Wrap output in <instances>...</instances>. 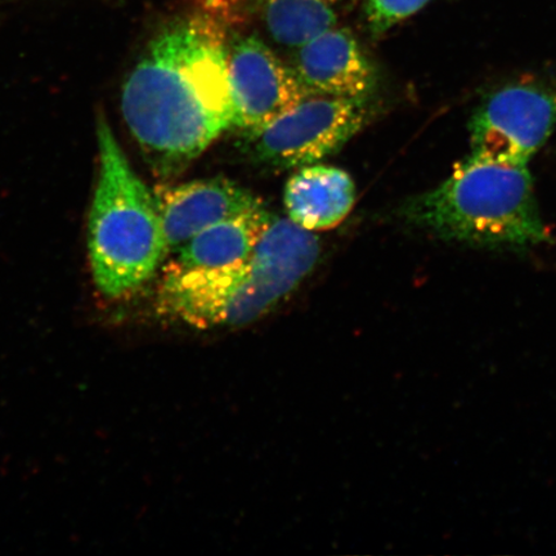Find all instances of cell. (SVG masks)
<instances>
[{
    "label": "cell",
    "instance_id": "4",
    "mask_svg": "<svg viewBox=\"0 0 556 556\" xmlns=\"http://www.w3.org/2000/svg\"><path fill=\"white\" fill-rule=\"evenodd\" d=\"M100 179L89 220V253L97 287L122 296L154 275L166 248L157 200L123 154L104 117L97 129Z\"/></svg>",
    "mask_w": 556,
    "mask_h": 556
},
{
    "label": "cell",
    "instance_id": "13",
    "mask_svg": "<svg viewBox=\"0 0 556 556\" xmlns=\"http://www.w3.org/2000/svg\"><path fill=\"white\" fill-rule=\"evenodd\" d=\"M430 0H366L365 13L374 35L386 34L392 27L421 11Z\"/></svg>",
    "mask_w": 556,
    "mask_h": 556
},
{
    "label": "cell",
    "instance_id": "6",
    "mask_svg": "<svg viewBox=\"0 0 556 556\" xmlns=\"http://www.w3.org/2000/svg\"><path fill=\"white\" fill-rule=\"evenodd\" d=\"M556 128V88L518 83L496 90L470 122L471 155L528 165Z\"/></svg>",
    "mask_w": 556,
    "mask_h": 556
},
{
    "label": "cell",
    "instance_id": "1",
    "mask_svg": "<svg viewBox=\"0 0 556 556\" xmlns=\"http://www.w3.org/2000/svg\"><path fill=\"white\" fill-rule=\"evenodd\" d=\"M239 17L238 0H198L151 41L125 81V123L160 172L184 169L236 127L227 29Z\"/></svg>",
    "mask_w": 556,
    "mask_h": 556
},
{
    "label": "cell",
    "instance_id": "10",
    "mask_svg": "<svg viewBox=\"0 0 556 556\" xmlns=\"http://www.w3.org/2000/svg\"><path fill=\"white\" fill-rule=\"evenodd\" d=\"M357 192L350 174L333 166L299 168L288 180L283 204L294 225L307 231L336 228L352 212Z\"/></svg>",
    "mask_w": 556,
    "mask_h": 556
},
{
    "label": "cell",
    "instance_id": "3",
    "mask_svg": "<svg viewBox=\"0 0 556 556\" xmlns=\"http://www.w3.org/2000/svg\"><path fill=\"white\" fill-rule=\"evenodd\" d=\"M407 225L471 247L525 249L551 238L527 165L469 155L440 186L406 201Z\"/></svg>",
    "mask_w": 556,
    "mask_h": 556
},
{
    "label": "cell",
    "instance_id": "2",
    "mask_svg": "<svg viewBox=\"0 0 556 556\" xmlns=\"http://www.w3.org/2000/svg\"><path fill=\"white\" fill-rule=\"evenodd\" d=\"M321 253L317 236L274 218L253 253L231 266L187 269L174 264L162 302L198 329L231 328L266 315L301 285Z\"/></svg>",
    "mask_w": 556,
    "mask_h": 556
},
{
    "label": "cell",
    "instance_id": "12",
    "mask_svg": "<svg viewBox=\"0 0 556 556\" xmlns=\"http://www.w3.org/2000/svg\"><path fill=\"white\" fill-rule=\"evenodd\" d=\"M277 43L301 48L337 23L338 0H254Z\"/></svg>",
    "mask_w": 556,
    "mask_h": 556
},
{
    "label": "cell",
    "instance_id": "11",
    "mask_svg": "<svg viewBox=\"0 0 556 556\" xmlns=\"http://www.w3.org/2000/svg\"><path fill=\"white\" fill-rule=\"evenodd\" d=\"M274 218L262 205L220 220L178 250L176 266L214 269L239 263L253 253Z\"/></svg>",
    "mask_w": 556,
    "mask_h": 556
},
{
    "label": "cell",
    "instance_id": "5",
    "mask_svg": "<svg viewBox=\"0 0 556 556\" xmlns=\"http://www.w3.org/2000/svg\"><path fill=\"white\" fill-rule=\"evenodd\" d=\"M370 99L312 94L247 135L249 155L275 169H299L336 154L364 127Z\"/></svg>",
    "mask_w": 556,
    "mask_h": 556
},
{
    "label": "cell",
    "instance_id": "8",
    "mask_svg": "<svg viewBox=\"0 0 556 556\" xmlns=\"http://www.w3.org/2000/svg\"><path fill=\"white\" fill-rule=\"evenodd\" d=\"M166 248L174 252L218 222L262 206V201L225 178L199 179L156 193Z\"/></svg>",
    "mask_w": 556,
    "mask_h": 556
},
{
    "label": "cell",
    "instance_id": "7",
    "mask_svg": "<svg viewBox=\"0 0 556 556\" xmlns=\"http://www.w3.org/2000/svg\"><path fill=\"white\" fill-rule=\"evenodd\" d=\"M229 86L236 127L252 134L307 99V90L291 68L263 41L249 35L227 50Z\"/></svg>",
    "mask_w": 556,
    "mask_h": 556
},
{
    "label": "cell",
    "instance_id": "9",
    "mask_svg": "<svg viewBox=\"0 0 556 556\" xmlns=\"http://www.w3.org/2000/svg\"><path fill=\"white\" fill-rule=\"evenodd\" d=\"M293 68L308 94L371 99L378 81L356 38L333 27L299 48Z\"/></svg>",
    "mask_w": 556,
    "mask_h": 556
}]
</instances>
